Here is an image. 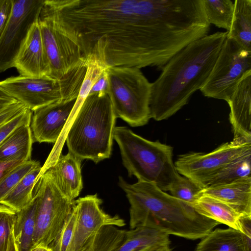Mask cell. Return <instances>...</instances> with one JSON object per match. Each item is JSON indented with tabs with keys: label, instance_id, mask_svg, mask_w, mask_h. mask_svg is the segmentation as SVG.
Listing matches in <instances>:
<instances>
[{
	"label": "cell",
	"instance_id": "24",
	"mask_svg": "<svg viewBox=\"0 0 251 251\" xmlns=\"http://www.w3.org/2000/svg\"><path fill=\"white\" fill-rule=\"evenodd\" d=\"M190 206L204 217L240 230V216L231 207L219 200L203 194Z\"/></svg>",
	"mask_w": 251,
	"mask_h": 251
},
{
	"label": "cell",
	"instance_id": "41",
	"mask_svg": "<svg viewBox=\"0 0 251 251\" xmlns=\"http://www.w3.org/2000/svg\"><path fill=\"white\" fill-rule=\"evenodd\" d=\"M155 251H172L170 248V246H166L163 248H160Z\"/></svg>",
	"mask_w": 251,
	"mask_h": 251
},
{
	"label": "cell",
	"instance_id": "23",
	"mask_svg": "<svg viewBox=\"0 0 251 251\" xmlns=\"http://www.w3.org/2000/svg\"><path fill=\"white\" fill-rule=\"evenodd\" d=\"M226 37L251 51V0H235L232 21Z\"/></svg>",
	"mask_w": 251,
	"mask_h": 251
},
{
	"label": "cell",
	"instance_id": "36",
	"mask_svg": "<svg viewBox=\"0 0 251 251\" xmlns=\"http://www.w3.org/2000/svg\"><path fill=\"white\" fill-rule=\"evenodd\" d=\"M106 68L91 88L88 95L98 94L100 96L107 94L109 89L108 74Z\"/></svg>",
	"mask_w": 251,
	"mask_h": 251
},
{
	"label": "cell",
	"instance_id": "3",
	"mask_svg": "<svg viewBox=\"0 0 251 251\" xmlns=\"http://www.w3.org/2000/svg\"><path fill=\"white\" fill-rule=\"evenodd\" d=\"M118 184L130 204V229L147 226L168 235L195 240L202 238L220 224L199 214L188 203L153 183L138 181L129 184L120 176Z\"/></svg>",
	"mask_w": 251,
	"mask_h": 251
},
{
	"label": "cell",
	"instance_id": "34",
	"mask_svg": "<svg viewBox=\"0 0 251 251\" xmlns=\"http://www.w3.org/2000/svg\"><path fill=\"white\" fill-rule=\"evenodd\" d=\"M27 108L21 102L16 101L0 112V126L10 120Z\"/></svg>",
	"mask_w": 251,
	"mask_h": 251
},
{
	"label": "cell",
	"instance_id": "22",
	"mask_svg": "<svg viewBox=\"0 0 251 251\" xmlns=\"http://www.w3.org/2000/svg\"><path fill=\"white\" fill-rule=\"evenodd\" d=\"M36 196L33 194L30 202L17 212L13 226V233L18 251H30L32 248L35 232Z\"/></svg>",
	"mask_w": 251,
	"mask_h": 251
},
{
	"label": "cell",
	"instance_id": "21",
	"mask_svg": "<svg viewBox=\"0 0 251 251\" xmlns=\"http://www.w3.org/2000/svg\"><path fill=\"white\" fill-rule=\"evenodd\" d=\"M33 142L30 125L18 127L0 145V161L31 160Z\"/></svg>",
	"mask_w": 251,
	"mask_h": 251
},
{
	"label": "cell",
	"instance_id": "20",
	"mask_svg": "<svg viewBox=\"0 0 251 251\" xmlns=\"http://www.w3.org/2000/svg\"><path fill=\"white\" fill-rule=\"evenodd\" d=\"M170 244L169 235L140 226L126 230L124 242L115 251H155Z\"/></svg>",
	"mask_w": 251,
	"mask_h": 251
},
{
	"label": "cell",
	"instance_id": "12",
	"mask_svg": "<svg viewBox=\"0 0 251 251\" xmlns=\"http://www.w3.org/2000/svg\"><path fill=\"white\" fill-rule=\"evenodd\" d=\"M251 151V143L234 141L222 144L210 152H190L180 155L175 163L179 174L200 185L228 163Z\"/></svg>",
	"mask_w": 251,
	"mask_h": 251
},
{
	"label": "cell",
	"instance_id": "16",
	"mask_svg": "<svg viewBox=\"0 0 251 251\" xmlns=\"http://www.w3.org/2000/svg\"><path fill=\"white\" fill-rule=\"evenodd\" d=\"M20 75L40 77L50 74L38 20L32 26L14 63Z\"/></svg>",
	"mask_w": 251,
	"mask_h": 251
},
{
	"label": "cell",
	"instance_id": "30",
	"mask_svg": "<svg viewBox=\"0 0 251 251\" xmlns=\"http://www.w3.org/2000/svg\"><path fill=\"white\" fill-rule=\"evenodd\" d=\"M40 165L38 161L31 159L19 164L9 172L0 182V202L26 175Z\"/></svg>",
	"mask_w": 251,
	"mask_h": 251
},
{
	"label": "cell",
	"instance_id": "18",
	"mask_svg": "<svg viewBox=\"0 0 251 251\" xmlns=\"http://www.w3.org/2000/svg\"><path fill=\"white\" fill-rule=\"evenodd\" d=\"M203 194L226 204L240 217H251V177L205 188Z\"/></svg>",
	"mask_w": 251,
	"mask_h": 251
},
{
	"label": "cell",
	"instance_id": "13",
	"mask_svg": "<svg viewBox=\"0 0 251 251\" xmlns=\"http://www.w3.org/2000/svg\"><path fill=\"white\" fill-rule=\"evenodd\" d=\"M102 202L97 194L75 201V225L67 251H82L92 237L103 226H125L124 220L118 215L105 213L101 208Z\"/></svg>",
	"mask_w": 251,
	"mask_h": 251
},
{
	"label": "cell",
	"instance_id": "35",
	"mask_svg": "<svg viewBox=\"0 0 251 251\" xmlns=\"http://www.w3.org/2000/svg\"><path fill=\"white\" fill-rule=\"evenodd\" d=\"M12 9V0H0V37L8 24Z\"/></svg>",
	"mask_w": 251,
	"mask_h": 251
},
{
	"label": "cell",
	"instance_id": "39",
	"mask_svg": "<svg viewBox=\"0 0 251 251\" xmlns=\"http://www.w3.org/2000/svg\"><path fill=\"white\" fill-rule=\"evenodd\" d=\"M7 251H18L17 245L14 236L13 228L9 237Z\"/></svg>",
	"mask_w": 251,
	"mask_h": 251
},
{
	"label": "cell",
	"instance_id": "8",
	"mask_svg": "<svg viewBox=\"0 0 251 251\" xmlns=\"http://www.w3.org/2000/svg\"><path fill=\"white\" fill-rule=\"evenodd\" d=\"M33 194L37 197V205L31 249L38 246L50 245L75 205V200H69L61 192L48 169L39 176Z\"/></svg>",
	"mask_w": 251,
	"mask_h": 251
},
{
	"label": "cell",
	"instance_id": "28",
	"mask_svg": "<svg viewBox=\"0 0 251 251\" xmlns=\"http://www.w3.org/2000/svg\"><path fill=\"white\" fill-rule=\"evenodd\" d=\"M204 11L209 24L228 32L234 11V1L231 0H202Z\"/></svg>",
	"mask_w": 251,
	"mask_h": 251
},
{
	"label": "cell",
	"instance_id": "14",
	"mask_svg": "<svg viewBox=\"0 0 251 251\" xmlns=\"http://www.w3.org/2000/svg\"><path fill=\"white\" fill-rule=\"evenodd\" d=\"M77 99L55 101L32 111L33 141L55 143L70 118Z\"/></svg>",
	"mask_w": 251,
	"mask_h": 251
},
{
	"label": "cell",
	"instance_id": "26",
	"mask_svg": "<svg viewBox=\"0 0 251 251\" xmlns=\"http://www.w3.org/2000/svg\"><path fill=\"white\" fill-rule=\"evenodd\" d=\"M42 171L41 165L32 170L0 202V204L16 212L26 206L32 200L34 188Z\"/></svg>",
	"mask_w": 251,
	"mask_h": 251
},
{
	"label": "cell",
	"instance_id": "5",
	"mask_svg": "<svg viewBox=\"0 0 251 251\" xmlns=\"http://www.w3.org/2000/svg\"><path fill=\"white\" fill-rule=\"evenodd\" d=\"M113 138L129 176L153 183L165 192L181 176L173 162L171 146L146 139L126 126L115 127Z\"/></svg>",
	"mask_w": 251,
	"mask_h": 251
},
{
	"label": "cell",
	"instance_id": "7",
	"mask_svg": "<svg viewBox=\"0 0 251 251\" xmlns=\"http://www.w3.org/2000/svg\"><path fill=\"white\" fill-rule=\"evenodd\" d=\"M107 71V95L117 118L133 127L147 124L151 119V83L136 67H111Z\"/></svg>",
	"mask_w": 251,
	"mask_h": 251
},
{
	"label": "cell",
	"instance_id": "2",
	"mask_svg": "<svg viewBox=\"0 0 251 251\" xmlns=\"http://www.w3.org/2000/svg\"><path fill=\"white\" fill-rule=\"evenodd\" d=\"M217 32L194 41L175 54L151 83V118L171 117L186 105L205 82L226 37Z\"/></svg>",
	"mask_w": 251,
	"mask_h": 251
},
{
	"label": "cell",
	"instance_id": "1",
	"mask_svg": "<svg viewBox=\"0 0 251 251\" xmlns=\"http://www.w3.org/2000/svg\"><path fill=\"white\" fill-rule=\"evenodd\" d=\"M84 58L107 67L162 70L190 43L206 36L200 0H45Z\"/></svg>",
	"mask_w": 251,
	"mask_h": 251
},
{
	"label": "cell",
	"instance_id": "31",
	"mask_svg": "<svg viewBox=\"0 0 251 251\" xmlns=\"http://www.w3.org/2000/svg\"><path fill=\"white\" fill-rule=\"evenodd\" d=\"M16 216V211L0 204V251H7Z\"/></svg>",
	"mask_w": 251,
	"mask_h": 251
},
{
	"label": "cell",
	"instance_id": "29",
	"mask_svg": "<svg viewBox=\"0 0 251 251\" xmlns=\"http://www.w3.org/2000/svg\"><path fill=\"white\" fill-rule=\"evenodd\" d=\"M203 189L197 182L181 176L172 185L169 191L174 197L191 205L203 195Z\"/></svg>",
	"mask_w": 251,
	"mask_h": 251
},
{
	"label": "cell",
	"instance_id": "19",
	"mask_svg": "<svg viewBox=\"0 0 251 251\" xmlns=\"http://www.w3.org/2000/svg\"><path fill=\"white\" fill-rule=\"evenodd\" d=\"M201 239L195 251H251V236L231 227L216 228Z\"/></svg>",
	"mask_w": 251,
	"mask_h": 251
},
{
	"label": "cell",
	"instance_id": "10",
	"mask_svg": "<svg viewBox=\"0 0 251 251\" xmlns=\"http://www.w3.org/2000/svg\"><path fill=\"white\" fill-rule=\"evenodd\" d=\"M38 24L50 64L49 76L59 79L85 58L79 46L68 36L54 14L44 5Z\"/></svg>",
	"mask_w": 251,
	"mask_h": 251
},
{
	"label": "cell",
	"instance_id": "32",
	"mask_svg": "<svg viewBox=\"0 0 251 251\" xmlns=\"http://www.w3.org/2000/svg\"><path fill=\"white\" fill-rule=\"evenodd\" d=\"M75 221V212L74 207L61 229L49 246L51 251H67L72 239Z\"/></svg>",
	"mask_w": 251,
	"mask_h": 251
},
{
	"label": "cell",
	"instance_id": "11",
	"mask_svg": "<svg viewBox=\"0 0 251 251\" xmlns=\"http://www.w3.org/2000/svg\"><path fill=\"white\" fill-rule=\"evenodd\" d=\"M13 9L0 37V72L14 67L32 25L38 21L45 0H12Z\"/></svg>",
	"mask_w": 251,
	"mask_h": 251
},
{
	"label": "cell",
	"instance_id": "4",
	"mask_svg": "<svg viewBox=\"0 0 251 251\" xmlns=\"http://www.w3.org/2000/svg\"><path fill=\"white\" fill-rule=\"evenodd\" d=\"M117 117L107 94L88 95L74 117L66 135L69 152L95 163L111 155Z\"/></svg>",
	"mask_w": 251,
	"mask_h": 251
},
{
	"label": "cell",
	"instance_id": "9",
	"mask_svg": "<svg viewBox=\"0 0 251 251\" xmlns=\"http://www.w3.org/2000/svg\"><path fill=\"white\" fill-rule=\"evenodd\" d=\"M251 71V51L226 37L204 85L200 90L208 98L228 101L238 84Z\"/></svg>",
	"mask_w": 251,
	"mask_h": 251
},
{
	"label": "cell",
	"instance_id": "6",
	"mask_svg": "<svg viewBox=\"0 0 251 251\" xmlns=\"http://www.w3.org/2000/svg\"><path fill=\"white\" fill-rule=\"evenodd\" d=\"M85 58L59 79L17 76L0 81V87L33 111L52 102L77 99L86 72Z\"/></svg>",
	"mask_w": 251,
	"mask_h": 251
},
{
	"label": "cell",
	"instance_id": "38",
	"mask_svg": "<svg viewBox=\"0 0 251 251\" xmlns=\"http://www.w3.org/2000/svg\"><path fill=\"white\" fill-rule=\"evenodd\" d=\"M16 101L17 100L0 87V112Z\"/></svg>",
	"mask_w": 251,
	"mask_h": 251
},
{
	"label": "cell",
	"instance_id": "33",
	"mask_svg": "<svg viewBox=\"0 0 251 251\" xmlns=\"http://www.w3.org/2000/svg\"><path fill=\"white\" fill-rule=\"evenodd\" d=\"M32 111L26 108L10 120L0 126V145L15 129L24 125H30Z\"/></svg>",
	"mask_w": 251,
	"mask_h": 251
},
{
	"label": "cell",
	"instance_id": "15",
	"mask_svg": "<svg viewBox=\"0 0 251 251\" xmlns=\"http://www.w3.org/2000/svg\"><path fill=\"white\" fill-rule=\"evenodd\" d=\"M227 103L234 134L233 141L243 144L251 143V71L240 81Z\"/></svg>",
	"mask_w": 251,
	"mask_h": 251
},
{
	"label": "cell",
	"instance_id": "27",
	"mask_svg": "<svg viewBox=\"0 0 251 251\" xmlns=\"http://www.w3.org/2000/svg\"><path fill=\"white\" fill-rule=\"evenodd\" d=\"M126 232L113 226H103L92 237L82 251H115L124 242Z\"/></svg>",
	"mask_w": 251,
	"mask_h": 251
},
{
	"label": "cell",
	"instance_id": "37",
	"mask_svg": "<svg viewBox=\"0 0 251 251\" xmlns=\"http://www.w3.org/2000/svg\"><path fill=\"white\" fill-rule=\"evenodd\" d=\"M23 162L20 160L0 161V182L13 168Z\"/></svg>",
	"mask_w": 251,
	"mask_h": 251
},
{
	"label": "cell",
	"instance_id": "25",
	"mask_svg": "<svg viewBox=\"0 0 251 251\" xmlns=\"http://www.w3.org/2000/svg\"><path fill=\"white\" fill-rule=\"evenodd\" d=\"M251 151L238 157L218 172L204 180L201 185L203 188L224 185L239 179L251 177Z\"/></svg>",
	"mask_w": 251,
	"mask_h": 251
},
{
	"label": "cell",
	"instance_id": "40",
	"mask_svg": "<svg viewBox=\"0 0 251 251\" xmlns=\"http://www.w3.org/2000/svg\"><path fill=\"white\" fill-rule=\"evenodd\" d=\"M30 251H51L49 246H38L32 248Z\"/></svg>",
	"mask_w": 251,
	"mask_h": 251
},
{
	"label": "cell",
	"instance_id": "17",
	"mask_svg": "<svg viewBox=\"0 0 251 251\" xmlns=\"http://www.w3.org/2000/svg\"><path fill=\"white\" fill-rule=\"evenodd\" d=\"M81 160L69 152L61 154L48 169L61 192L66 198L74 201L82 188Z\"/></svg>",
	"mask_w": 251,
	"mask_h": 251
}]
</instances>
